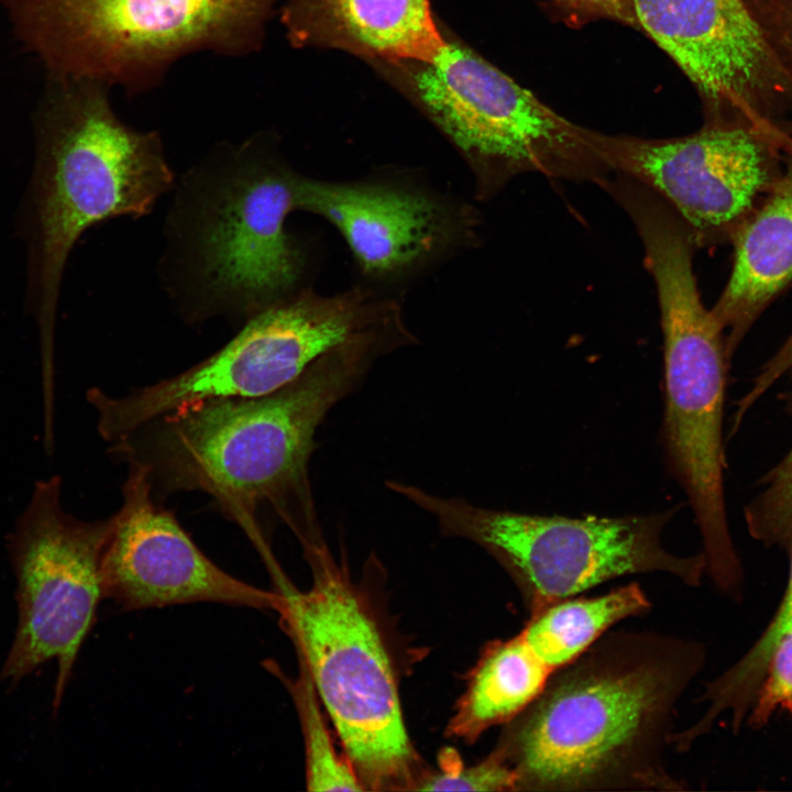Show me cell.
I'll return each mask as SVG.
<instances>
[{"instance_id": "26", "label": "cell", "mask_w": 792, "mask_h": 792, "mask_svg": "<svg viewBox=\"0 0 792 792\" xmlns=\"http://www.w3.org/2000/svg\"><path fill=\"white\" fill-rule=\"evenodd\" d=\"M791 2H792V0H791Z\"/></svg>"}, {"instance_id": "12", "label": "cell", "mask_w": 792, "mask_h": 792, "mask_svg": "<svg viewBox=\"0 0 792 792\" xmlns=\"http://www.w3.org/2000/svg\"><path fill=\"white\" fill-rule=\"evenodd\" d=\"M790 138L782 129L708 122L671 139L602 135L612 173L654 191L691 231L697 248L730 241L781 175Z\"/></svg>"}, {"instance_id": "9", "label": "cell", "mask_w": 792, "mask_h": 792, "mask_svg": "<svg viewBox=\"0 0 792 792\" xmlns=\"http://www.w3.org/2000/svg\"><path fill=\"white\" fill-rule=\"evenodd\" d=\"M376 337L413 341L394 304L362 290L330 297L295 293L248 319L233 339L194 366L124 396L91 387L86 399L99 436L113 443L156 416L202 399L274 392L329 352Z\"/></svg>"}, {"instance_id": "14", "label": "cell", "mask_w": 792, "mask_h": 792, "mask_svg": "<svg viewBox=\"0 0 792 792\" xmlns=\"http://www.w3.org/2000/svg\"><path fill=\"white\" fill-rule=\"evenodd\" d=\"M103 598L135 610L221 603L275 610V590H262L212 562L156 502L143 474L128 469L122 504L101 561Z\"/></svg>"}, {"instance_id": "23", "label": "cell", "mask_w": 792, "mask_h": 792, "mask_svg": "<svg viewBox=\"0 0 792 792\" xmlns=\"http://www.w3.org/2000/svg\"><path fill=\"white\" fill-rule=\"evenodd\" d=\"M752 704L750 723L755 727L779 710L792 715V629L776 646Z\"/></svg>"}, {"instance_id": "4", "label": "cell", "mask_w": 792, "mask_h": 792, "mask_svg": "<svg viewBox=\"0 0 792 792\" xmlns=\"http://www.w3.org/2000/svg\"><path fill=\"white\" fill-rule=\"evenodd\" d=\"M312 582L272 573L274 612L293 640L344 755L364 790H416L424 772L408 736L396 674L380 627L327 542L302 550Z\"/></svg>"}, {"instance_id": "5", "label": "cell", "mask_w": 792, "mask_h": 792, "mask_svg": "<svg viewBox=\"0 0 792 792\" xmlns=\"http://www.w3.org/2000/svg\"><path fill=\"white\" fill-rule=\"evenodd\" d=\"M657 288L663 334L662 444L671 475L688 496L698 527L706 572L718 587L741 580L725 497L723 413L729 359L723 328L703 305L693 272L696 249L678 222L648 227L640 237Z\"/></svg>"}, {"instance_id": "2", "label": "cell", "mask_w": 792, "mask_h": 792, "mask_svg": "<svg viewBox=\"0 0 792 792\" xmlns=\"http://www.w3.org/2000/svg\"><path fill=\"white\" fill-rule=\"evenodd\" d=\"M705 660L694 639L613 628L504 725L494 750L521 792L683 791L667 752Z\"/></svg>"}, {"instance_id": "17", "label": "cell", "mask_w": 792, "mask_h": 792, "mask_svg": "<svg viewBox=\"0 0 792 792\" xmlns=\"http://www.w3.org/2000/svg\"><path fill=\"white\" fill-rule=\"evenodd\" d=\"M730 276L711 309L732 355L768 305L792 282V140L771 189L734 232Z\"/></svg>"}, {"instance_id": "10", "label": "cell", "mask_w": 792, "mask_h": 792, "mask_svg": "<svg viewBox=\"0 0 792 792\" xmlns=\"http://www.w3.org/2000/svg\"><path fill=\"white\" fill-rule=\"evenodd\" d=\"M300 177L251 140L184 179L174 229L208 311L248 320L293 294L301 256L285 222Z\"/></svg>"}, {"instance_id": "22", "label": "cell", "mask_w": 792, "mask_h": 792, "mask_svg": "<svg viewBox=\"0 0 792 792\" xmlns=\"http://www.w3.org/2000/svg\"><path fill=\"white\" fill-rule=\"evenodd\" d=\"M517 776L498 752H492L473 766H464L458 752L444 749L438 758V769L424 773L417 783L419 791H517Z\"/></svg>"}, {"instance_id": "6", "label": "cell", "mask_w": 792, "mask_h": 792, "mask_svg": "<svg viewBox=\"0 0 792 792\" xmlns=\"http://www.w3.org/2000/svg\"><path fill=\"white\" fill-rule=\"evenodd\" d=\"M277 0H3L18 37L51 78L132 92L155 86L180 57L248 55Z\"/></svg>"}, {"instance_id": "11", "label": "cell", "mask_w": 792, "mask_h": 792, "mask_svg": "<svg viewBox=\"0 0 792 792\" xmlns=\"http://www.w3.org/2000/svg\"><path fill=\"white\" fill-rule=\"evenodd\" d=\"M62 488L58 475L37 480L6 537L16 624L0 668V684L13 688L56 660L54 714L103 598L101 561L114 522V514L75 517L64 508Z\"/></svg>"}, {"instance_id": "24", "label": "cell", "mask_w": 792, "mask_h": 792, "mask_svg": "<svg viewBox=\"0 0 792 792\" xmlns=\"http://www.w3.org/2000/svg\"><path fill=\"white\" fill-rule=\"evenodd\" d=\"M572 24L606 19L639 30L631 0H551Z\"/></svg>"}, {"instance_id": "3", "label": "cell", "mask_w": 792, "mask_h": 792, "mask_svg": "<svg viewBox=\"0 0 792 792\" xmlns=\"http://www.w3.org/2000/svg\"><path fill=\"white\" fill-rule=\"evenodd\" d=\"M38 116L36 208L38 326L52 359L55 314L66 260L91 226L139 218L174 185L160 134L138 131L114 112L109 86L51 78Z\"/></svg>"}, {"instance_id": "15", "label": "cell", "mask_w": 792, "mask_h": 792, "mask_svg": "<svg viewBox=\"0 0 792 792\" xmlns=\"http://www.w3.org/2000/svg\"><path fill=\"white\" fill-rule=\"evenodd\" d=\"M299 200L300 210L339 229L369 274H389L430 256L457 229L438 201L389 187L301 177Z\"/></svg>"}, {"instance_id": "20", "label": "cell", "mask_w": 792, "mask_h": 792, "mask_svg": "<svg viewBox=\"0 0 792 792\" xmlns=\"http://www.w3.org/2000/svg\"><path fill=\"white\" fill-rule=\"evenodd\" d=\"M304 735L306 783L309 791H365L354 768L338 752L326 722V713L309 674L299 663V675L290 682Z\"/></svg>"}, {"instance_id": "7", "label": "cell", "mask_w": 792, "mask_h": 792, "mask_svg": "<svg viewBox=\"0 0 792 792\" xmlns=\"http://www.w3.org/2000/svg\"><path fill=\"white\" fill-rule=\"evenodd\" d=\"M386 486L431 515L443 536L487 551L512 578L529 614L628 575L663 573L697 586L706 572L703 552L676 554L662 541L678 507L620 517L534 515L481 507L398 481Z\"/></svg>"}, {"instance_id": "25", "label": "cell", "mask_w": 792, "mask_h": 792, "mask_svg": "<svg viewBox=\"0 0 792 792\" xmlns=\"http://www.w3.org/2000/svg\"><path fill=\"white\" fill-rule=\"evenodd\" d=\"M792 374V333L776 352V354L761 367L754 378L750 389L737 403L734 416L733 432H735L751 406L784 374Z\"/></svg>"}, {"instance_id": "16", "label": "cell", "mask_w": 792, "mask_h": 792, "mask_svg": "<svg viewBox=\"0 0 792 792\" xmlns=\"http://www.w3.org/2000/svg\"><path fill=\"white\" fill-rule=\"evenodd\" d=\"M289 43L336 48L374 64L431 61L446 45L429 0H288Z\"/></svg>"}, {"instance_id": "19", "label": "cell", "mask_w": 792, "mask_h": 792, "mask_svg": "<svg viewBox=\"0 0 792 792\" xmlns=\"http://www.w3.org/2000/svg\"><path fill=\"white\" fill-rule=\"evenodd\" d=\"M652 603L638 583L595 596H572L529 614L519 630L554 674L619 623L649 613Z\"/></svg>"}, {"instance_id": "21", "label": "cell", "mask_w": 792, "mask_h": 792, "mask_svg": "<svg viewBox=\"0 0 792 792\" xmlns=\"http://www.w3.org/2000/svg\"><path fill=\"white\" fill-rule=\"evenodd\" d=\"M792 413V393L785 397ZM766 490L745 508L750 536L765 546L792 549V448L762 479Z\"/></svg>"}, {"instance_id": "18", "label": "cell", "mask_w": 792, "mask_h": 792, "mask_svg": "<svg viewBox=\"0 0 792 792\" xmlns=\"http://www.w3.org/2000/svg\"><path fill=\"white\" fill-rule=\"evenodd\" d=\"M552 675L519 631L491 641L455 704L448 736L474 743L490 728L506 725L537 698Z\"/></svg>"}, {"instance_id": "1", "label": "cell", "mask_w": 792, "mask_h": 792, "mask_svg": "<svg viewBox=\"0 0 792 792\" xmlns=\"http://www.w3.org/2000/svg\"><path fill=\"white\" fill-rule=\"evenodd\" d=\"M388 352L378 338L343 345L268 394L212 397L156 416L110 443L108 453L140 471L161 504L174 494H207L265 561L274 557L264 519L285 525L302 550L320 544L309 476L315 435Z\"/></svg>"}, {"instance_id": "8", "label": "cell", "mask_w": 792, "mask_h": 792, "mask_svg": "<svg viewBox=\"0 0 792 792\" xmlns=\"http://www.w3.org/2000/svg\"><path fill=\"white\" fill-rule=\"evenodd\" d=\"M466 156L485 189L516 175L594 182L610 176L602 133L571 122L458 40L427 62L375 64Z\"/></svg>"}, {"instance_id": "13", "label": "cell", "mask_w": 792, "mask_h": 792, "mask_svg": "<svg viewBox=\"0 0 792 792\" xmlns=\"http://www.w3.org/2000/svg\"><path fill=\"white\" fill-rule=\"evenodd\" d=\"M639 31L679 66L706 121L778 127L792 68L748 0H631Z\"/></svg>"}]
</instances>
